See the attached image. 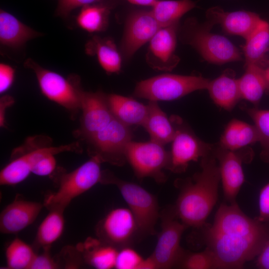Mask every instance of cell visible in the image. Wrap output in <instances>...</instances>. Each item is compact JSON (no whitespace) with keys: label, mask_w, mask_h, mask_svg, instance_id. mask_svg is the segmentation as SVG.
Returning <instances> with one entry per match:
<instances>
[{"label":"cell","mask_w":269,"mask_h":269,"mask_svg":"<svg viewBox=\"0 0 269 269\" xmlns=\"http://www.w3.org/2000/svg\"><path fill=\"white\" fill-rule=\"evenodd\" d=\"M36 255L33 247L22 240L15 238L5 250L6 268L29 269Z\"/></svg>","instance_id":"obj_32"},{"label":"cell","mask_w":269,"mask_h":269,"mask_svg":"<svg viewBox=\"0 0 269 269\" xmlns=\"http://www.w3.org/2000/svg\"><path fill=\"white\" fill-rule=\"evenodd\" d=\"M206 90L217 106L231 111L242 99L238 79L231 69H226L218 77L210 80Z\"/></svg>","instance_id":"obj_20"},{"label":"cell","mask_w":269,"mask_h":269,"mask_svg":"<svg viewBox=\"0 0 269 269\" xmlns=\"http://www.w3.org/2000/svg\"><path fill=\"white\" fill-rule=\"evenodd\" d=\"M97 238L118 249L130 246L139 235L136 220L128 208L117 207L110 211L96 227Z\"/></svg>","instance_id":"obj_12"},{"label":"cell","mask_w":269,"mask_h":269,"mask_svg":"<svg viewBox=\"0 0 269 269\" xmlns=\"http://www.w3.org/2000/svg\"><path fill=\"white\" fill-rule=\"evenodd\" d=\"M101 0H58L56 12L58 15L66 16L74 9L93 4Z\"/></svg>","instance_id":"obj_39"},{"label":"cell","mask_w":269,"mask_h":269,"mask_svg":"<svg viewBox=\"0 0 269 269\" xmlns=\"http://www.w3.org/2000/svg\"><path fill=\"white\" fill-rule=\"evenodd\" d=\"M40 35L25 25L11 13L0 11V42L2 45L19 48Z\"/></svg>","instance_id":"obj_23"},{"label":"cell","mask_w":269,"mask_h":269,"mask_svg":"<svg viewBox=\"0 0 269 269\" xmlns=\"http://www.w3.org/2000/svg\"><path fill=\"white\" fill-rule=\"evenodd\" d=\"M195 6L191 0H157L150 10L163 27L177 23L184 14Z\"/></svg>","instance_id":"obj_29"},{"label":"cell","mask_w":269,"mask_h":269,"mask_svg":"<svg viewBox=\"0 0 269 269\" xmlns=\"http://www.w3.org/2000/svg\"><path fill=\"white\" fill-rule=\"evenodd\" d=\"M43 203L17 197L7 205L0 215V231L2 234L18 233L36 220Z\"/></svg>","instance_id":"obj_17"},{"label":"cell","mask_w":269,"mask_h":269,"mask_svg":"<svg viewBox=\"0 0 269 269\" xmlns=\"http://www.w3.org/2000/svg\"><path fill=\"white\" fill-rule=\"evenodd\" d=\"M110 8L102 4H89L82 7L76 18L78 25L90 32L104 30L108 24Z\"/></svg>","instance_id":"obj_31"},{"label":"cell","mask_w":269,"mask_h":269,"mask_svg":"<svg viewBox=\"0 0 269 269\" xmlns=\"http://www.w3.org/2000/svg\"><path fill=\"white\" fill-rule=\"evenodd\" d=\"M14 103L13 99L9 96H4L0 98V125L4 126V114L6 109Z\"/></svg>","instance_id":"obj_43"},{"label":"cell","mask_w":269,"mask_h":269,"mask_svg":"<svg viewBox=\"0 0 269 269\" xmlns=\"http://www.w3.org/2000/svg\"><path fill=\"white\" fill-rule=\"evenodd\" d=\"M49 211L37 229L34 242L36 249L50 248L63 233L65 224L64 211L59 210Z\"/></svg>","instance_id":"obj_30"},{"label":"cell","mask_w":269,"mask_h":269,"mask_svg":"<svg viewBox=\"0 0 269 269\" xmlns=\"http://www.w3.org/2000/svg\"><path fill=\"white\" fill-rule=\"evenodd\" d=\"M84 140L90 157H97L102 163L122 166L127 161L126 151L132 141V132L130 126L114 117L105 128Z\"/></svg>","instance_id":"obj_7"},{"label":"cell","mask_w":269,"mask_h":269,"mask_svg":"<svg viewBox=\"0 0 269 269\" xmlns=\"http://www.w3.org/2000/svg\"><path fill=\"white\" fill-rule=\"evenodd\" d=\"M259 141L258 133L254 125L233 119L226 126L218 144L226 149L236 151Z\"/></svg>","instance_id":"obj_25"},{"label":"cell","mask_w":269,"mask_h":269,"mask_svg":"<svg viewBox=\"0 0 269 269\" xmlns=\"http://www.w3.org/2000/svg\"><path fill=\"white\" fill-rule=\"evenodd\" d=\"M201 171L182 182L174 209L187 227H202L215 205L220 175L212 149L201 158Z\"/></svg>","instance_id":"obj_2"},{"label":"cell","mask_w":269,"mask_h":269,"mask_svg":"<svg viewBox=\"0 0 269 269\" xmlns=\"http://www.w3.org/2000/svg\"><path fill=\"white\" fill-rule=\"evenodd\" d=\"M176 267L185 269H216L214 257L206 248L203 251L197 253L183 251Z\"/></svg>","instance_id":"obj_35"},{"label":"cell","mask_w":269,"mask_h":269,"mask_svg":"<svg viewBox=\"0 0 269 269\" xmlns=\"http://www.w3.org/2000/svg\"><path fill=\"white\" fill-rule=\"evenodd\" d=\"M82 253L85 264L97 269L115 268L119 249L101 240L88 238L77 245Z\"/></svg>","instance_id":"obj_21"},{"label":"cell","mask_w":269,"mask_h":269,"mask_svg":"<svg viewBox=\"0 0 269 269\" xmlns=\"http://www.w3.org/2000/svg\"><path fill=\"white\" fill-rule=\"evenodd\" d=\"M100 183L117 187L134 216L139 235L155 234V225L160 215L157 200L153 194L135 183L118 178L108 170L102 171Z\"/></svg>","instance_id":"obj_4"},{"label":"cell","mask_w":269,"mask_h":269,"mask_svg":"<svg viewBox=\"0 0 269 269\" xmlns=\"http://www.w3.org/2000/svg\"><path fill=\"white\" fill-rule=\"evenodd\" d=\"M107 97L116 118L129 126H142L148 115L147 105H144L132 98L117 94L107 95Z\"/></svg>","instance_id":"obj_22"},{"label":"cell","mask_w":269,"mask_h":269,"mask_svg":"<svg viewBox=\"0 0 269 269\" xmlns=\"http://www.w3.org/2000/svg\"><path fill=\"white\" fill-rule=\"evenodd\" d=\"M256 265L259 269H269V239L258 256Z\"/></svg>","instance_id":"obj_42"},{"label":"cell","mask_w":269,"mask_h":269,"mask_svg":"<svg viewBox=\"0 0 269 269\" xmlns=\"http://www.w3.org/2000/svg\"><path fill=\"white\" fill-rule=\"evenodd\" d=\"M25 66L35 73L42 93L74 116L81 110L82 91L77 77L66 79L61 75L41 67L31 59Z\"/></svg>","instance_id":"obj_6"},{"label":"cell","mask_w":269,"mask_h":269,"mask_svg":"<svg viewBox=\"0 0 269 269\" xmlns=\"http://www.w3.org/2000/svg\"><path fill=\"white\" fill-rule=\"evenodd\" d=\"M163 146L151 140L129 142L126 151V160L138 179L151 177L157 183L165 181L166 177L163 170L167 168L169 152Z\"/></svg>","instance_id":"obj_8"},{"label":"cell","mask_w":269,"mask_h":269,"mask_svg":"<svg viewBox=\"0 0 269 269\" xmlns=\"http://www.w3.org/2000/svg\"><path fill=\"white\" fill-rule=\"evenodd\" d=\"M50 248L42 249L40 254H36L29 269H60L59 265L55 258L50 253Z\"/></svg>","instance_id":"obj_38"},{"label":"cell","mask_w":269,"mask_h":269,"mask_svg":"<svg viewBox=\"0 0 269 269\" xmlns=\"http://www.w3.org/2000/svg\"><path fill=\"white\" fill-rule=\"evenodd\" d=\"M252 118L258 133L262 146L261 158L269 162V110L257 108L245 109Z\"/></svg>","instance_id":"obj_34"},{"label":"cell","mask_w":269,"mask_h":269,"mask_svg":"<svg viewBox=\"0 0 269 269\" xmlns=\"http://www.w3.org/2000/svg\"><path fill=\"white\" fill-rule=\"evenodd\" d=\"M245 40L243 50L246 64H257L263 67V61L269 46V23L261 19Z\"/></svg>","instance_id":"obj_27"},{"label":"cell","mask_w":269,"mask_h":269,"mask_svg":"<svg viewBox=\"0 0 269 269\" xmlns=\"http://www.w3.org/2000/svg\"><path fill=\"white\" fill-rule=\"evenodd\" d=\"M259 215L257 219L263 223H269V182L260 190L259 196Z\"/></svg>","instance_id":"obj_40"},{"label":"cell","mask_w":269,"mask_h":269,"mask_svg":"<svg viewBox=\"0 0 269 269\" xmlns=\"http://www.w3.org/2000/svg\"><path fill=\"white\" fill-rule=\"evenodd\" d=\"M148 115L142 127L148 133L151 140L160 144L171 142L176 129L171 119L160 109L157 102L149 101Z\"/></svg>","instance_id":"obj_24"},{"label":"cell","mask_w":269,"mask_h":269,"mask_svg":"<svg viewBox=\"0 0 269 269\" xmlns=\"http://www.w3.org/2000/svg\"><path fill=\"white\" fill-rule=\"evenodd\" d=\"M178 23L161 27L149 41L146 61L152 69L169 71L178 64L175 54Z\"/></svg>","instance_id":"obj_16"},{"label":"cell","mask_w":269,"mask_h":269,"mask_svg":"<svg viewBox=\"0 0 269 269\" xmlns=\"http://www.w3.org/2000/svg\"><path fill=\"white\" fill-rule=\"evenodd\" d=\"M160 216L161 230L151 257L157 269H170L176 267L184 251L180 240L187 227L178 220L173 207L165 209Z\"/></svg>","instance_id":"obj_10"},{"label":"cell","mask_w":269,"mask_h":269,"mask_svg":"<svg viewBox=\"0 0 269 269\" xmlns=\"http://www.w3.org/2000/svg\"><path fill=\"white\" fill-rule=\"evenodd\" d=\"M81 126L76 135L83 140L105 128L114 116L109 107L107 95L83 91L81 95Z\"/></svg>","instance_id":"obj_14"},{"label":"cell","mask_w":269,"mask_h":269,"mask_svg":"<svg viewBox=\"0 0 269 269\" xmlns=\"http://www.w3.org/2000/svg\"><path fill=\"white\" fill-rule=\"evenodd\" d=\"M212 152L218 161L224 197L230 204L237 203L236 197L245 182L242 164L252 160V151L248 147L230 150L218 144L213 145Z\"/></svg>","instance_id":"obj_11"},{"label":"cell","mask_w":269,"mask_h":269,"mask_svg":"<svg viewBox=\"0 0 269 269\" xmlns=\"http://www.w3.org/2000/svg\"><path fill=\"white\" fill-rule=\"evenodd\" d=\"M31 173L26 154L13 152V159L0 172V184L2 185L17 184L27 178Z\"/></svg>","instance_id":"obj_33"},{"label":"cell","mask_w":269,"mask_h":269,"mask_svg":"<svg viewBox=\"0 0 269 269\" xmlns=\"http://www.w3.org/2000/svg\"><path fill=\"white\" fill-rule=\"evenodd\" d=\"M143 258L137 252L127 246L118 250L115 268L117 269H139Z\"/></svg>","instance_id":"obj_36"},{"label":"cell","mask_w":269,"mask_h":269,"mask_svg":"<svg viewBox=\"0 0 269 269\" xmlns=\"http://www.w3.org/2000/svg\"><path fill=\"white\" fill-rule=\"evenodd\" d=\"M86 50L89 54L96 55L100 65L107 73L120 71L121 57L115 44L110 39L94 37L87 44Z\"/></svg>","instance_id":"obj_28"},{"label":"cell","mask_w":269,"mask_h":269,"mask_svg":"<svg viewBox=\"0 0 269 269\" xmlns=\"http://www.w3.org/2000/svg\"><path fill=\"white\" fill-rule=\"evenodd\" d=\"M191 30L187 42L207 61L223 64L242 60L240 51L225 37L211 33L206 28L196 27Z\"/></svg>","instance_id":"obj_13"},{"label":"cell","mask_w":269,"mask_h":269,"mask_svg":"<svg viewBox=\"0 0 269 269\" xmlns=\"http://www.w3.org/2000/svg\"><path fill=\"white\" fill-rule=\"evenodd\" d=\"M56 259L60 268L78 269L85 263L82 253L77 246L65 247Z\"/></svg>","instance_id":"obj_37"},{"label":"cell","mask_w":269,"mask_h":269,"mask_svg":"<svg viewBox=\"0 0 269 269\" xmlns=\"http://www.w3.org/2000/svg\"><path fill=\"white\" fill-rule=\"evenodd\" d=\"M264 70H265V75L269 83V66H268L266 68H264Z\"/></svg>","instance_id":"obj_45"},{"label":"cell","mask_w":269,"mask_h":269,"mask_svg":"<svg viewBox=\"0 0 269 269\" xmlns=\"http://www.w3.org/2000/svg\"><path fill=\"white\" fill-rule=\"evenodd\" d=\"M176 129L169 152L167 169L174 173L184 172L191 161H197L210 152L212 144L199 139L189 128L185 126L181 119L173 116L170 118Z\"/></svg>","instance_id":"obj_9"},{"label":"cell","mask_w":269,"mask_h":269,"mask_svg":"<svg viewBox=\"0 0 269 269\" xmlns=\"http://www.w3.org/2000/svg\"><path fill=\"white\" fill-rule=\"evenodd\" d=\"M210 80L199 75L164 74L138 82L134 96L149 101H172L193 92L206 90Z\"/></svg>","instance_id":"obj_5"},{"label":"cell","mask_w":269,"mask_h":269,"mask_svg":"<svg viewBox=\"0 0 269 269\" xmlns=\"http://www.w3.org/2000/svg\"><path fill=\"white\" fill-rule=\"evenodd\" d=\"M102 162L96 156L90 159L74 170L67 172L62 168L57 169L51 174L57 189L45 196L43 205L49 211H64L76 197L86 192L100 182Z\"/></svg>","instance_id":"obj_3"},{"label":"cell","mask_w":269,"mask_h":269,"mask_svg":"<svg viewBox=\"0 0 269 269\" xmlns=\"http://www.w3.org/2000/svg\"><path fill=\"white\" fill-rule=\"evenodd\" d=\"M14 69L3 63L0 64V93L7 91L12 85L14 78Z\"/></svg>","instance_id":"obj_41"},{"label":"cell","mask_w":269,"mask_h":269,"mask_svg":"<svg viewBox=\"0 0 269 269\" xmlns=\"http://www.w3.org/2000/svg\"><path fill=\"white\" fill-rule=\"evenodd\" d=\"M129 2L139 5L152 6L157 0H126Z\"/></svg>","instance_id":"obj_44"},{"label":"cell","mask_w":269,"mask_h":269,"mask_svg":"<svg viewBox=\"0 0 269 269\" xmlns=\"http://www.w3.org/2000/svg\"><path fill=\"white\" fill-rule=\"evenodd\" d=\"M204 235L216 269H241L258 257L269 239V228L246 215L237 203L222 204Z\"/></svg>","instance_id":"obj_1"},{"label":"cell","mask_w":269,"mask_h":269,"mask_svg":"<svg viewBox=\"0 0 269 269\" xmlns=\"http://www.w3.org/2000/svg\"><path fill=\"white\" fill-rule=\"evenodd\" d=\"M206 17L211 25L219 24L226 32L245 39L262 19L255 12L244 10L228 12L218 6L208 9Z\"/></svg>","instance_id":"obj_18"},{"label":"cell","mask_w":269,"mask_h":269,"mask_svg":"<svg viewBox=\"0 0 269 269\" xmlns=\"http://www.w3.org/2000/svg\"><path fill=\"white\" fill-rule=\"evenodd\" d=\"M16 152L26 154L30 165L31 173L41 176L51 175L55 170L56 162L55 154L64 151L80 153L82 149L78 142L60 146H37L28 150L18 149Z\"/></svg>","instance_id":"obj_19"},{"label":"cell","mask_w":269,"mask_h":269,"mask_svg":"<svg viewBox=\"0 0 269 269\" xmlns=\"http://www.w3.org/2000/svg\"><path fill=\"white\" fill-rule=\"evenodd\" d=\"M241 98L257 105L269 90V83L263 67L253 64H246L244 74L238 78Z\"/></svg>","instance_id":"obj_26"},{"label":"cell","mask_w":269,"mask_h":269,"mask_svg":"<svg viewBox=\"0 0 269 269\" xmlns=\"http://www.w3.org/2000/svg\"><path fill=\"white\" fill-rule=\"evenodd\" d=\"M151 10L133 12L127 18L121 49L126 58L132 57L145 43L149 41L161 28Z\"/></svg>","instance_id":"obj_15"}]
</instances>
